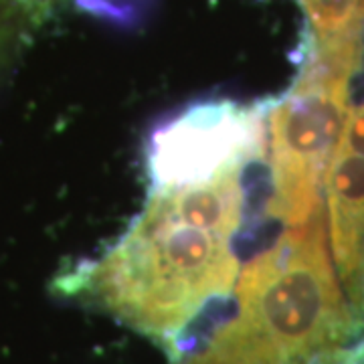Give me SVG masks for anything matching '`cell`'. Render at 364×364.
Here are the masks:
<instances>
[{"instance_id": "obj_1", "label": "cell", "mask_w": 364, "mask_h": 364, "mask_svg": "<svg viewBox=\"0 0 364 364\" xmlns=\"http://www.w3.org/2000/svg\"><path fill=\"white\" fill-rule=\"evenodd\" d=\"M176 364H364V312L328 251L324 208L239 272L231 316Z\"/></svg>"}, {"instance_id": "obj_2", "label": "cell", "mask_w": 364, "mask_h": 364, "mask_svg": "<svg viewBox=\"0 0 364 364\" xmlns=\"http://www.w3.org/2000/svg\"><path fill=\"white\" fill-rule=\"evenodd\" d=\"M237 277L229 237L146 207L114 247L61 275L57 287L156 342L176 364L193 352L215 306L233 298Z\"/></svg>"}, {"instance_id": "obj_3", "label": "cell", "mask_w": 364, "mask_h": 364, "mask_svg": "<svg viewBox=\"0 0 364 364\" xmlns=\"http://www.w3.org/2000/svg\"><path fill=\"white\" fill-rule=\"evenodd\" d=\"M354 75L308 49L291 90L269 109L273 219L299 227L322 208L320 191L350 112Z\"/></svg>"}, {"instance_id": "obj_4", "label": "cell", "mask_w": 364, "mask_h": 364, "mask_svg": "<svg viewBox=\"0 0 364 364\" xmlns=\"http://www.w3.org/2000/svg\"><path fill=\"white\" fill-rule=\"evenodd\" d=\"M267 105H245L231 100L203 102L160 126L148 148L152 193L205 182L225 170L243 168L263 150Z\"/></svg>"}, {"instance_id": "obj_5", "label": "cell", "mask_w": 364, "mask_h": 364, "mask_svg": "<svg viewBox=\"0 0 364 364\" xmlns=\"http://www.w3.org/2000/svg\"><path fill=\"white\" fill-rule=\"evenodd\" d=\"M241 170H225L208 181L181 188L154 191L146 207L170 221L233 239L241 227L245 207Z\"/></svg>"}, {"instance_id": "obj_6", "label": "cell", "mask_w": 364, "mask_h": 364, "mask_svg": "<svg viewBox=\"0 0 364 364\" xmlns=\"http://www.w3.org/2000/svg\"><path fill=\"white\" fill-rule=\"evenodd\" d=\"M312 25L314 51H363L364 14L360 0H299Z\"/></svg>"}, {"instance_id": "obj_7", "label": "cell", "mask_w": 364, "mask_h": 364, "mask_svg": "<svg viewBox=\"0 0 364 364\" xmlns=\"http://www.w3.org/2000/svg\"><path fill=\"white\" fill-rule=\"evenodd\" d=\"M336 148L364 156V105H356V107L350 105V112H348V117H346V124H344V130H342Z\"/></svg>"}]
</instances>
